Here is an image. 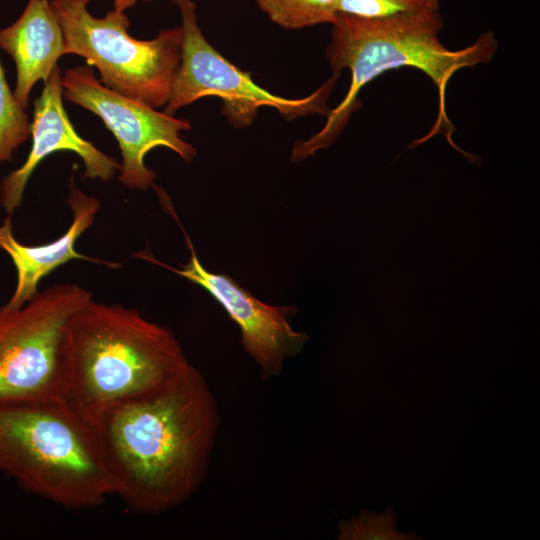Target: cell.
<instances>
[{
  "instance_id": "obj_8",
  "label": "cell",
  "mask_w": 540,
  "mask_h": 540,
  "mask_svg": "<svg viewBox=\"0 0 540 540\" xmlns=\"http://www.w3.org/2000/svg\"><path fill=\"white\" fill-rule=\"evenodd\" d=\"M63 95L96 115L115 136L122 155L118 181L134 190L154 186L156 173L145 166L144 158L152 149L163 146L186 162L196 149L180 133L190 129V122L119 94L104 86L89 66H77L61 77Z\"/></svg>"
},
{
  "instance_id": "obj_5",
  "label": "cell",
  "mask_w": 540,
  "mask_h": 540,
  "mask_svg": "<svg viewBox=\"0 0 540 540\" xmlns=\"http://www.w3.org/2000/svg\"><path fill=\"white\" fill-rule=\"evenodd\" d=\"M90 0H52L61 26L64 54H76L100 72V82L126 97L153 108L168 103L181 61L183 32L161 30L149 41L128 34L129 18L109 11L103 18L91 15Z\"/></svg>"
},
{
  "instance_id": "obj_9",
  "label": "cell",
  "mask_w": 540,
  "mask_h": 540,
  "mask_svg": "<svg viewBox=\"0 0 540 540\" xmlns=\"http://www.w3.org/2000/svg\"><path fill=\"white\" fill-rule=\"evenodd\" d=\"M185 236L190 258L181 268L157 260L147 250L134 256L152 262L205 289L238 326L241 345L255 362L263 380L278 378L287 360L302 352L309 336L296 331L290 323L294 306L266 304L224 273L207 270L200 262L193 244L180 224L171 204L167 205Z\"/></svg>"
},
{
  "instance_id": "obj_14",
  "label": "cell",
  "mask_w": 540,
  "mask_h": 540,
  "mask_svg": "<svg viewBox=\"0 0 540 540\" xmlns=\"http://www.w3.org/2000/svg\"><path fill=\"white\" fill-rule=\"evenodd\" d=\"M396 513L387 507L381 513L362 510L349 519L338 522V540H419L415 532L396 530Z\"/></svg>"
},
{
  "instance_id": "obj_13",
  "label": "cell",
  "mask_w": 540,
  "mask_h": 540,
  "mask_svg": "<svg viewBox=\"0 0 540 540\" xmlns=\"http://www.w3.org/2000/svg\"><path fill=\"white\" fill-rule=\"evenodd\" d=\"M268 17L283 28L332 24L339 0H256Z\"/></svg>"
},
{
  "instance_id": "obj_16",
  "label": "cell",
  "mask_w": 540,
  "mask_h": 540,
  "mask_svg": "<svg viewBox=\"0 0 540 540\" xmlns=\"http://www.w3.org/2000/svg\"><path fill=\"white\" fill-rule=\"evenodd\" d=\"M338 13L384 18L423 11H440V0H339Z\"/></svg>"
},
{
  "instance_id": "obj_10",
  "label": "cell",
  "mask_w": 540,
  "mask_h": 540,
  "mask_svg": "<svg viewBox=\"0 0 540 540\" xmlns=\"http://www.w3.org/2000/svg\"><path fill=\"white\" fill-rule=\"evenodd\" d=\"M60 69L51 72L41 95L34 101L31 123L32 147L24 164L0 184V204L8 215L21 205L28 180L39 163L56 151H72L83 161L84 179L110 181L121 164L83 139L74 129L62 102Z\"/></svg>"
},
{
  "instance_id": "obj_15",
  "label": "cell",
  "mask_w": 540,
  "mask_h": 540,
  "mask_svg": "<svg viewBox=\"0 0 540 540\" xmlns=\"http://www.w3.org/2000/svg\"><path fill=\"white\" fill-rule=\"evenodd\" d=\"M31 134V123L6 82L0 63V163L11 161L13 152Z\"/></svg>"
},
{
  "instance_id": "obj_2",
  "label": "cell",
  "mask_w": 540,
  "mask_h": 540,
  "mask_svg": "<svg viewBox=\"0 0 540 540\" xmlns=\"http://www.w3.org/2000/svg\"><path fill=\"white\" fill-rule=\"evenodd\" d=\"M59 358L62 400L91 424L110 406L158 392L192 366L170 328L93 298L66 322Z\"/></svg>"
},
{
  "instance_id": "obj_11",
  "label": "cell",
  "mask_w": 540,
  "mask_h": 540,
  "mask_svg": "<svg viewBox=\"0 0 540 540\" xmlns=\"http://www.w3.org/2000/svg\"><path fill=\"white\" fill-rule=\"evenodd\" d=\"M67 204L72 210V223L64 234L47 244L24 245L19 242L13 234L11 215L6 216L0 225V249L10 256L17 272L15 290L6 303L8 307H22L36 295L44 277L71 260H86L112 268L120 266L115 262L82 255L75 249L79 237L96 218L100 209L99 200L72 187Z\"/></svg>"
},
{
  "instance_id": "obj_17",
  "label": "cell",
  "mask_w": 540,
  "mask_h": 540,
  "mask_svg": "<svg viewBox=\"0 0 540 540\" xmlns=\"http://www.w3.org/2000/svg\"><path fill=\"white\" fill-rule=\"evenodd\" d=\"M138 1L139 0H114V9L125 12L128 8L134 6Z\"/></svg>"
},
{
  "instance_id": "obj_3",
  "label": "cell",
  "mask_w": 540,
  "mask_h": 540,
  "mask_svg": "<svg viewBox=\"0 0 540 540\" xmlns=\"http://www.w3.org/2000/svg\"><path fill=\"white\" fill-rule=\"evenodd\" d=\"M332 38L326 50L328 62L339 75L348 69L351 82L343 101L327 115L324 127L310 139L299 141L292 151V160L305 159L328 147L340 134L356 109L360 90L386 71L411 67L425 73L439 95L436 124L424 137L409 148L424 143L436 134H443L449 144L463 154L452 141L453 126L445 110V92L452 76L460 69L486 63L498 48L492 32H486L471 45L450 50L439 40L443 27L440 11H423L384 18H365L337 13L332 23Z\"/></svg>"
},
{
  "instance_id": "obj_1",
  "label": "cell",
  "mask_w": 540,
  "mask_h": 540,
  "mask_svg": "<svg viewBox=\"0 0 540 540\" xmlns=\"http://www.w3.org/2000/svg\"><path fill=\"white\" fill-rule=\"evenodd\" d=\"M221 417L193 364L166 388L114 404L93 422L114 495L160 514L189 500L209 472Z\"/></svg>"
},
{
  "instance_id": "obj_7",
  "label": "cell",
  "mask_w": 540,
  "mask_h": 540,
  "mask_svg": "<svg viewBox=\"0 0 540 540\" xmlns=\"http://www.w3.org/2000/svg\"><path fill=\"white\" fill-rule=\"evenodd\" d=\"M181 14L183 32L181 61L165 113L178 109L204 96L222 99V112L235 127L250 125L261 106H270L287 118L311 113L329 114L326 102L338 75H333L311 95L288 99L261 88L248 73L225 59L204 37L197 21L192 0H173Z\"/></svg>"
},
{
  "instance_id": "obj_6",
  "label": "cell",
  "mask_w": 540,
  "mask_h": 540,
  "mask_svg": "<svg viewBox=\"0 0 540 540\" xmlns=\"http://www.w3.org/2000/svg\"><path fill=\"white\" fill-rule=\"evenodd\" d=\"M92 298L84 287L62 283L22 307L0 306V404L62 400L63 328Z\"/></svg>"
},
{
  "instance_id": "obj_4",
  "label": "cell",
  "mask_w": 540,
  "mask_h": 540,
  "mask_svg": "<svg viewBox=\"0 0 540 540\" xmlns=\"http://www.w3.org/2000/svg\"><path fill=\"white\" fill-rule=\"evenodd\" d=\"M0 473L66 509L114 495L94 426L63 400L0 404Z\"/></svg>"
},
{
  "instance_id": "obj_12",
  "label": "cell",
  "mask_w": 540,
  "mask_h": 540,
  "mask_svg": "<svg viewBox=\"0 0 540 540\" xmlns=\"http://www.w3.org/2000/svg\"><path fill=\"white\" fill-rule=\"evenodd\" d=\"M0 48L15 61L13 95L25 109L34 84L46 82L64 54L62 29L49 0H29L17 21L0 30Z\"/></svg>"
}]
</instances>
